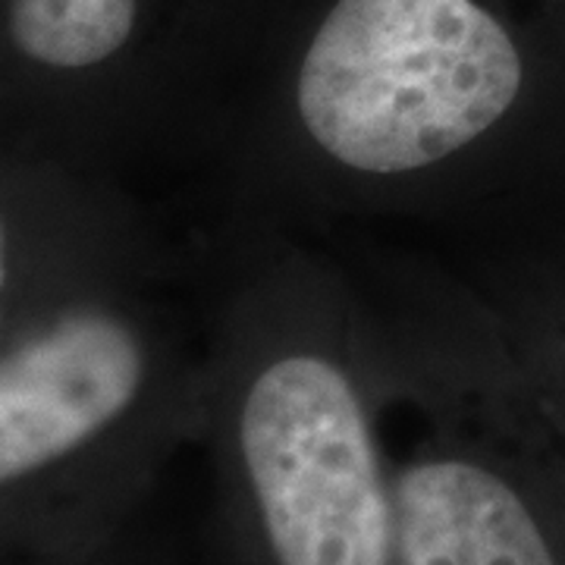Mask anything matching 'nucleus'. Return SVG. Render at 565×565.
<instances>
[{"label": "nucleus", "mask_w": 565, "mask_h": 565, "mask_svg": "<svg viewBox=\"0 0 565 565\" xmlns=\"http://www.w3.org/2000/svg\"><path fill=\"white\" fill-rule=\"evenodd\" d=\"M211 170L230 226L522 248L565 211V0H327Z\"/></svg>", "instance_id": "obj_1"}, {"label": "nucleus", "mask_w": 565, "mask_h": 565, "mask_svg": "<svg viewBox=\"0 0 565 565\" xmlns=\"http://www.w3.org/2000/svg\"><path fill=\"white\" fill-rule=\"evenodd\" d=\"M204 422L230 565H396L367 318L315 239L221 226L204 252Z\"/></svg>", "instance_id": "obj_2"}, {"label": "nucleus", "mask_w": 565, "mask_h": 565, "mask_svg": "<svg viewBox=\"0 0 565 565\" xmlns=\"http://www.w3.org/2000/svg\"><path fill=\"white\" fill-rule=\"evenodd\" d=\"M384 412L418 424L393 456L396 565H565V318L415 245H364Z\"/></svg>", "instance_id": "obj_3"}, {"label": "nucleus", "mask_w": 565, "mask_h": 565, "mask_svg": "<svg viewBox=\"0 0 565 565\" xmlns=\"http://www.w3.org/2000/svg\"><path fill=\"white\" fill-rule=\"evenodd\" d=\"M207 330L79 299L0 352V500L110 505L202 437Z\"/></svg>", "instance_id": "obj_4"}, {"label": "nucleus", "mask_w": 565, "mask_h": 565, "mask_svg": "<svg viewBox=\"0 0 565 565\" xmlns=\"http://www.w3.org/2000/svg\"><path fill=\"white\" fill-rule=\"evenodd\" d=\"M148 0H3L0 32L13 57L47 79L88 82L132 66Z\"/></svg>", "instance_id": "obj_5"}, {"label": "nucleus", "mask_w": 565, "mask_h": 565, "mask_svg": "<svg viewBox=\"0 0 565 565\" xmlns=\"http://www.w3.org/2000/svg\"><path fill=\"white\" fill-rule=\"evenodd\" d=\"M537 255L544 258V264L565 282V211L559 214V221L553 223L541 236L537 243Z\"/></svg>", "instance_id": "obj_6"}, {"label": "nucleus", "mask_w": 565, "mask_h": 565, "mask_svg": "<svg viewBox=\"0 0 565 565\" xmlns=\"http://www.w3.org/2000/svg\"><path fill=\"white\" fill-rule=\"evenodd\" d=\"M10 282H13V233L0 207V321H3V299H7Z\"/></svg>", "instance_id": "obj_7"}]
</instances>
